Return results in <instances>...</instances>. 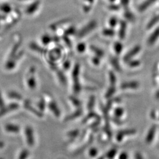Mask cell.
Returning <instances> with one entry per match:
<instances>
[{
  "instance_id": "1",
  "label": "cell",
  "mask_w": 159,
  "mask_h": 159,
  "mask_svg": "<svg viewBox=\"0 0 159 159\" xmlns=\"http://www.w3.org/2000/svg\"><path fill=\"white\" fill-rule=\"evenodd\" d=\"M25 134H26V137H27V140L28 142V144L30 146H33L34 145V134H33V131L32 129L30 127H27L25 129Z\"/></svg>"
},
{
  "instance_id": "2",
  "label": "cell",
  "mask_w": 159,
  "mask_h": 159,
  "mask_svg": "<svg viewBox=\"0 0 159 159\" xmlns=\"http://www.w3.org/2000/svg\"><path fill=\"white\" fill-rule=\"evenodd\" d=\"M6 129L8 131L10 132H18L20 131V127L16 125H8L6 126Z\"/></svg>"
},
{
  "instance_id": "3",
  "label": "cell",
  "mask_w": 159,
  "mask_h": 159,
  "mask_svg": "<svg viewBox=\"0 0 159 159\" xmlns=\"http://www.w3.org/2000/svg\"><path fill=\"white\" fill-rule=\"evenodd\" d=\"M139 50H140V48H139V47H135V48L133 49V51H130L128 54H127V56L125 57V59L129 60L131 56L133 57V56H135V55L133 54H136V53L137 54V52L139 51Z\"/></svg>"
},
{
  "instance_id": "4",
  "label": "cell",
  "mask_w": 159,
  "mask_h": 159,
  "mask_svg": "<svg viewBox=\"0 0 159 159\" xmlns=\"http://www.w3.org/2000/svg\"><path fill=\"white\" fill-rule=\"evenodd\" d=\"M29 152L27 150H24L23 152L21 153L19 159H26L27 157L29 156Z\"/></svg>"
},
{
  "instance_id": "5",
  "label": "cell",
  "mask_w": 159,
  "mask_h": 159,
  "mask_svg": "<svg viewBox=\"0 0 159 159\" xmlns=\"http://www.w3.org/2000/svg\"><path fill=\"white\" fill-rule=\"evenodd\" d=\"M115 48V51L117 53H120L121 51V48H122V46L121 44H120L119 43H116L114 46Z\"/></svg>"
},
{
  "instance_id": "6",
  "label": "cell",
  "mask_w": 159,
  "mask_h": 159,
  "mask_svg": "<svg viewBox=\"0 0 159 159\" xmlns=\"http://www.w3.org/2000/svg\"><path fill=\"white\" fill-rule=\"evenodd\" d=\"M9 96H10V97H11V98H17V99L21 98V96H20V94L16 93H11L9 94Z\"/></svg>"
},
{
  "instance_id": "7",
  "label": "cell",
  "mask_w": 159,
  "mask_h": 159,
  "mask_svg": "<svg viewBox=\"0 0 159 159\" xmlns=\"http://www.w3.org/2000/svg\"><path fill=\"white\" fill-rule=\"evenodd\" d=\"M117 24V20L115 18H111L110 20V25L111 27H114Z\"/></svg>"
},
{
  "instance_id": "8",
  "label": "cell",
  "mask_w": 159,
  "mask_h": 159,
  "mask_svg": "<svg viewBox=\"0 0 159 159\" xmlns=\"http://www.w3.org/2000/svg\"><path fill=\"white\" fill-rule=\"evenodd\" d=\"M77 49H78V51H79L80 52L84 51V50H85V46H84V44H79V46H78Z\"/></svg>"
},
{
  "instance_id": "9",
  "label": "cell",
  "mask_w": 159,
  "mask_h": 159,
  "mask_svg": "<svg viewBox=\"0 0 159 159\" xmlns=\"http://www.w3.org/2000/svg\"><path fill=\"white\" fill-rule=\"evenodd\" d=\"M4 106V102H3V100L2 99V97L1 96V94H0V107H2Z\"/></svg>"
},
{
  "instance_id": "10",
  "label": "cell",
  "mask_w": 159,
  "mask_h": 159,
  "mask_svg": "<svg viewBox=\"0 0 159 159\" xmlns=\"http://www.w3.org/2000/svg\"></svg>"
}]
</instances>
